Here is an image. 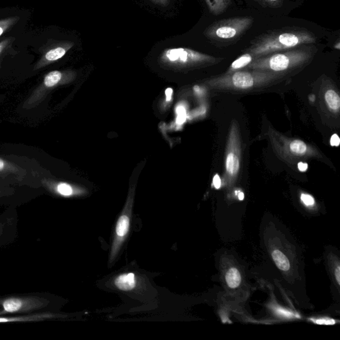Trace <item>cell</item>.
<instances>
[{
	"label": "cell",
	"mask_w": 340,
	"mask_h": 340,
	"mask_svg": "<svg viewBox=\"0 0 340 340\" xmlns=\"http://www.w3.org/2000/svg\"><path fill=\"white\" fill-rule=\"evenodd\" d=\"M290 77L289 75L263 70H240L212 77L205 84L215 93L251 94L275 89Z\"/></svg>",
	"instance_id": "6da1fadb"
},
{
	"label": "cell",
	"mask_w": 340,
	"mask_h": 340,
	"mask_svg": "<svg viewBox=\"0 0 340 340\" xmlns=\"http://www.w3.org/2000/svg\"><path fill=\"white\" fill-rule=\"evenodd\" d=\"M317 37L304 28H284L267 33L252 42L245 52L253 55L255 59L293 50L300 46L315 43Z\"/></svg>",
	"instance_id": "7a4b0ae2"
},
{
	"label": "cell",
	"mask_w": 340,
	"mask_h": 340,
	"mask_svg": "<svg viewBox=\"0 0 340 340\" xmlns=\"http://www.w3.org/2000/svg\"><path fill=\"white\" fill-rule=\"evenodd\" d=\"M317 52V48L313 46L302 45L256 59L244 69L263 70L293 76L310 64Z\"/></svg>",
	"instance_id": "3957f363"
},
{
	"label": "cell",
	"mask_w": 340,
	"mask_h": 340,
	"mask_svg": "<svg viewBox=\"0 0 340 340\" xmlns=\"http://www.w3.org/2000/svg\"><path fill=\"white\" fill-rule=\"evenodd\" d=\"M266 135L277 156L292 166L311 159H324L323 154L317 147L299 139L288 138L272 128H269Z\"/></svg>",
	"instance_id": "277c9868"
},
{
	"label": "cell",
	"mask_w": 340,
	"mask_h": 340,
	"mask_svg": "<svg viewBox=\"0 0 340 340\" xmlns=\"http://www.w3.org/2000/svg\"><path fill=\"white\" fill-rule=\"evenodd\" d=\"M54 297L47 293L15 294L0 297V317L54 311Z\"/></svg>",
	"instance_id": "5b68a950"
},
{
	"label": "cell",
	"mask_w": 340,
	"mask_h": 340,
	"mask_svg": "<svg viewBox=\"0 0 340 340\" xmlns=\"http://www.w3.org/2000/svg\"><path fill=\"white\" fill-rule=\"evenodd\" d=\"M241 134L237 121H232L227 136L224 163V181L235 184L240 174L242 152Z\"/></svg>",
	"instance_id": "8992f818"
},
{
	"label": "cell",
	"mask_w": 340,
	"mask_h": 340,
	"mask_svg": "<svg viewBox=\"0 0 340 340\" xmlns=\"http://www.w3.org/2000/svg\"><path fill=\"white\" fill-rule=\"evenodd\" d=\"M253 19L250 17H233L212 24L205 34L216 41L231 42L239 38L251 28Z\"/></svg>",
	"instance_id": "52a82bcc"
},
{
	"label": "cell",
	"mask_w": 340,
	"mask_h": 340,
	"mask_svg": "<svg viewBox=\"0 0 340 340\" xmlns=\"http://www.w3.org/2000/svg\"><path fill=\"white\" fill-rule=\"evenodd\" d=\"M164 56L170 62L183 65L210 66L216 65L224 60L223 58H217L185 48H170L165 51Z\"/></svg>",
	"instance_id": "ba28073f"
},
{
	"label": "cell",
	"mask_w": 340,
	"mask_h": 340,
	"mask_svg": "<svg viewBox=\"0 0 340 340\" xmlns=\"http://www.w3.org/2000/svg\"><path fill=\"white\" fill-rule=\"evenodd\" d=\"M19 217L14 209L0 214V249L14 244L18 236Z\"/></svg>",
	"instance_id": "9c48e42d"
},
{
	"label": "cell",
	"mask_w": 340,
	"mask_h": 340,
	"mask_svg": "<svg viewBox=\"0 0 340 340\" xmlns=\"http://www.w3.org/2000/svg\"><path fill=\"white\" fill-rule=\"evenodd\" d=\"M57 315L54 311L23 313L13 315H2L0 317V324L4 323H26V322H39L57 319Z\"/></svg>",
	"instance_id": "30bf717a"
},
{
	"label": "cell",
	"mask_w": 340,
	"mask_h": 340,
	"mask_svg": "<svg viewBox=\"0 0 340 340\" xmlns=\"http://www.w3.org/2000/svg\"><path fill=\"white\" fill-rule=\"evenodd\" d=\"M324 103L331 113L339 114L340 110V97L333 88H328L324 93Z\"/></svg>",
	"instance_id": "8fae6325"
},
{
	"label": "cell",
	"mask_w": 340,
	"mask_h": 340,
	"mask_svg": "<svg viewBox=\"0 0 340 340\" xmlns=\"http://www.w3.org/2000/svg\"><path fill=\"white\" fill-rule=\"evenodd\" d=\"M114 284L121 290H131L136 286L135 275L134 273L124 274L116 278Z\"/></svg>",
	"instance_id": "7c38bea8"
},
{
	"label": "cell",
	"mask_w": 340,
	"mask_h": 340,
	"mask_svg": "<svg viewBox=\"0 0 340 340\" xmlns=\"http://www.w3.org/2000/svg\"><path fill=\"white\" fill-rule=\"evenodd\" d=\"M255 60V57L249 53L245 52V54L238 57L233 63L231 64L226 74H231L238 70L244 69L247 65Z\"/></svg>",
	"instance_id": "4fadbf2b"
},
{
	"label": "cell",
	"mask_w": 340,
	"mask_h": 340,
	"mask_svg": "<svg viewBox=\"0 0 340 340\" xmlns=\"http://www.w3.org/2000/svg\"><path fill=\"white\" fill-rule=\"evenodd\" d=\"M209 10L214 14L224 12L231 3V0H206Z\"/></svg>",
	"instance_id": "5bb4252c"
},
{
	"label": "cell",
	"mask_w": 340,
	"mask_h": 340,
	"mask_svg": "<svg viewBox=\"0 0 340 340\" xmlns=\"http://www.w3.org/2000/svg\"><path fill=\"white\" fill-rule=\"evenodd\" d=\"M227 285L231 288H237L241 282V276L239 271L236 268L229 269L225 275Z\"/></svg>",
	"instance_id": "9a60e30c"
},
{
	"label": "cell",
	"mask_w": 340,
	"mask_h": 340,
	"mask_svg": "<svg viewBox=\"0 0 340 340\" xmlns=\"http://www.w3.org/2000/svg\"><path fill=\"white\" fill-rule=\"evenodd\" d=\"M272 257L276 265L282 271H288L290 269V262L285 255L279 250L273 252Z\"/></svg>",
	"instance_id": "2e32d148"
},
{
	"label": "cell",
	"mask_w": 340,
	"mask_h": 340,
	"mask_svg": "<svg viewBox=\"0 0 340 340\" xmlns=\"http://www.w3.org/2000/svg\"><path fill=\"white\" fill-rule=\"evenodd\" d=\"M130 218L127 215H122L118 221L116 227L117 235L120 237H125L129 230Z\"/></svg>",
	"instance_id": "e0dca14e"
},
{
	"label": "cell",
	"mask_w": 340,
	"mask_h": 340,
	"mask_svg": "<svg viewBox=\"0 0 340 340\" xmlns=\"http://www.w3.org/2000/svg\"><path fill=\"white\" fill-rule=\"evenodd\" d=\"M61 79V74L59 71H53L48 74L45 78V85L47 87H54L59 83Z\"/></svg>",
	"instance_id": "ac0fdd59"
},
{
	"label": "cell",
	"mask_w": 340,
	"mask_h": 340,
	"mask_svg": "<svg viewBox=\"0 0 340 340\" xmlns=\"http://www.w3.org/2000/svg\"><path fill=\"white\" fill-rule=\"evenodd\" d=\"M66 51L63 48L57 47L47 52L45 57L48 61H55L63 57Z\"/></svg>",
	"instance_id": "d6986e66"
},
{
	"label": "cell",
	"mask_w": 340,
	"mask_h": 340,
	"mask_svg": "<svg viewBox=\"0 0 340 340\" xmlns=\"http://www.w3.org/2000/svg\"><path fill=\"white\" fill-rule=\"evenodd\" d=\"M57 191L61 196H70L72 194V187L67 184H60L57 186Z\"/></svg>",
	"instance_id": "ffe728a7"
},
{
	"label": "cell",
	"mask_w": 340,
	"mask_h": 340,
	"mask_svg": "<svg viewBox=\"0 0 340 340\" xmlns=\"http://www.w3.org/2000/svg\"><path fill=\"white\" fill-rule=\"evenodd\" d=\"M274 310H275L278 315H281V317L284 318H288V319H291L294 315L293 313L290 312V311L285 310V309L282 308H279V307L274 308Z\"/></svg>",
	"instance_id": "44dd1931"
},
{
	"label": "cell",
	"mask_w": 340,
	"mask_h": 340,
	"mask_svg": "<svg viewBox=\"0 0 340 340\" xmlns=\"http://www.w3.org/2000/svg\"><path fill=\"white\" fill-rule=\"evenodd\" d=\"M301 200L306 206H312V205L315 204L314 199L312 196L308 195V194L302 193L301 195Z\"/></svg>",
	"instance_id": "7402d4cb"
},
{
	"label": "cell",
	"mask_w": 340,
	"mask_h": 340,
	"mask_svg": "<svg viewBox=\"0 0 340 340\" xmlns=\"http://www.w3.org/2000/svg\"><path fill=\"white\" fill-rule=\"evenodd\" d=\"M178 123H184L185 120V117H186V114H185L184 108L181 107H179L178 109Z\"/></svg>",
	"instance_id": "603a6c76"
},
{
	"label": "cell",
	"mask_w": 340,
	"mask_h": 340,
	"mask_svg": "<svg viewBox=\"0 0 340 340\" xmlns=\"http://www.w3.org/2000/svg\"><path fill=\"white\" fill-rule=\"evenodd\" d=\"M315 322L318 324H320V325H323V324H325V325H333V324L335 323L334 320L328 319H318L315 320Z\"/></svg>",
	"instance_id": "cb8c5ba5"
},
{
	"label": "cell",
	"mask_w": 340,
	"mask_h": 340,
	"mask_svg": "<svg viewBox=\"0 0 340 340\" xmlns=\"http://www.w3.org/2000/svg\"><path fill=\"white\" fill-rule=\"evenodd\" d=\"M340 140L337 134H333L331 138L330 143L332 147H338L339 145Z\"/></svg>",
	"instance_id": "d4e9b609"
},
{
	"label": "cell",
	"mask_w": 340,
	"mask_h": 340,
	"mask_svg": "<svg viewBox=\"0 0 340 340\" xmlns=\"http://www.w3.org/2000/svg\"><path fill=\"white\" fill-rule=\"evenodd\" d=\"M297 167L300 172H305L308 169V165L306 162H300L297 163Z\"/></svg>",
	"instance_id": "484cf974"
},
{
	"label": "cell",
	"mask_w": 340,
	"mask_h": 340,
	"mask_svg": "<svg viewBox=\"0 0 340 340\" xmlns=\"http://www.w3.org/2000/svg\"><path fill=\"white\" fill-rule=\"evenodd\" d=\"M222 185V182H221V179L220 176L218 175H215V177L213 178V185L216 189H220Z\"/></svg>",
	"instance_id": "4316f807"
},
{
	"label": "cell",
	"mask_w": 340,
	"mask_h": 340,
	"mask_svg": "<svg viewBox=\"0 0 340 340\" xmlns=\"http://www.w3.org/2000/svg\"><path fill=\"white\" fill-rule=\"evenodd\" d=\"M280 1V0H260V2H262V3L270 6L277 5L278 2Z\"/></svg>",
	"instance_id": "83f0119b"
},
{
	"label": "cell",
	"mask_w": 340,
	"mask_h": 340,
	"mask_svg": "<svg viewBox=\"0 0 340 340\" xmlns=\"http://www.w3.org/2000/svg\"><path fill=\"white\" fill-rule=\"evenodd\" d=\"M335 279L337 280V284H340V267L337 266L335 270Z\"/></svg>",
	"instance_id": "f1b7e54d"
},
{
	"label": "cell",
	"mask_w": 340,
	"mask_h": 340,
	"mask_svg": "<svg viewBox=\"0 0 340 340\" xmlns=\"http://www.w3.org/2000/svg\"><path fill=\"white\" fill-rule=\"evenodd\" d=\"M172 92H173V90L172 89H167L165 90V94H166V100L167 101H169L171 100Z\"/></svg>",
	"instance_id": "f546056e"
},
{
	"label": "cell",
	"mask_w": 340,
	"mask_h": 340,
	"mask_svg": "<svg viewBox=\"0 0 340 340\" xmlns=\"http://www.w3.org/2000/svg\"><path fill=\"white\" fill-rule=\"evenodd\" d=\"M244 193H242V192H240V193L238 194V199H239V200H244Z\"/></svg>",
	"instance_id": "4dcf8cb0"
},
{
	"label": "cell",
	"mask_w": 340,
	"mask_h": 340,
	"mask_svg": "<svg viewBox=\"0 0 340 340\" xmlns=\"http://www.w3.org/2000/svg\"><path fill=\"white\" fill-rule=\"evenodd\" d=\"M4 167V161L0 159V170L3 169Z\"/></svg>",
	"instance_id": "1f68e13d"
},
{
	"label": "cell",
	"mask_w": 340,
	"mask_h": 340,
	"mask_svg": "<svg viewBox=\"0 0 340 340\" xmlns=\"http://www.w3.org/2000/svg\"><path fill=\"white\" fill-rule=\"evenodd\" d=\"M2 32H3V30H2V29L0 28V35H2Z\"/></svg>",
	"instance_id": "d6a6232c"
}]
</instances>
